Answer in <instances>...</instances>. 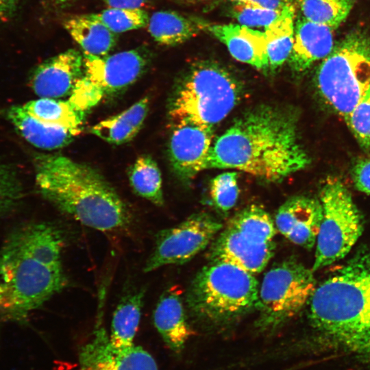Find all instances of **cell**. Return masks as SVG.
<instances>
[{
    "mask_svg": "<svg viewBox=\"0 0 370 370\" xmlns=\"http://www.w3.org/2000/svg\"><path fill=\"white\" fill-rule=\"evenodd\" d=\"M310 161L299 141L296 113L264 105L245 112L217 138L206 169H236L276 182L305 169Z\"/></svg>",
    "mask_w": 370,
    "mask_h": 370,
    "instance_id": "cell-1",
    "label": "cell"
},
{
    "mask_svg": "<svg viewBox=\"0 0 370 370\" xmlns=\"http://www.w3.org/2000/svg\"><path fill=\"white\" fill-rule=\"evenodd\" d=\"M63 236L45 222L20 225L0 250V321L25 324L32 312L69 284Z\"/></svg>",
    "mask_w": 370,
    "mask_h": 370,
    "instance_id": "cell-2",
    "label": "cell"
},
{
    "mask_svg": "<svg viewBox=\"0 0 370 370\" xmlns=\"http://www.w3.org/2000/svg\"><path fill=\"white\" fill-rule=\"evenodd\" d=\"M309 301L319 341L370 368V251L356 254L316 287Z\"/></svg>",
    "mask_w": 370,
    "mask_h": 370,
    "instance_id": "cell-3",
    "label": "cell"
},
{
    "mask_svg": "<svg viewBox=\"0 0 370 370\" xmlns=\"http://www.w3.org/2000/svg\"><path fill=\"white\" fill-rule=\"evenodd\" d=\"M34 161L39 191L61 212L102 232L130 224L127 206L95 169L59 154L38 155Z\"/></svg>",
    "mask_w": 370,
    "mask_h": 370,
    "instance_id": "cell-4",
    "label": "cell"
},
{
    "mask_svg": "<svg viewBox=\"0 0 370 370\" xmlns=\"http://www.w3.org/2000/svg\"><path fill=\"white\" fill-rule=\"evenodd\" d=\"M258 283L252 273L224 261H211L192 281L186 303L199 321L232 323L257 308Z\"/></svg>",
    "mask_w": 370,
    "mask_h": 370,
    "instance_id": "cell-5",
    "label": "cell"
},
{
    "mask_svg": "<svg viewBox=\"0 0 370 370\" xmlns=\"http://www.w3.org/2000/svg\"><path fill=\"white\" fill-rule=\"evenodd\" d=\"M241 86L224 67L211 61L195 63L186 73L170 108L173 124L190 123L213 128L236 107Z\"/></svg>",
    "mask_w": 370,
    "mask_h": 370,
    "instance_id": "cell-6",
    "label": "cell"
},
{
    "mask_svg": "<svg viewBox=\"0 0 370 370\" xmlns=\"http://www.w3.org/2000/svg\"><path fill=\"white\" fill-rule=\"evenodd\" d=\"M317 91L344 120L370 86V36L354 29L341 39L317 69Z\"/></svg>",
    "mask_w": 370,
    "mask_h": 370,
    "instance_id": "cell-7",
    "label": "cell"
},
{
    "mask_svg": "<svg viewBox=\"0 0 370 370\" xmlns=\"http://www.w3.org/2000/svg\"><path fill=\"white\" fill-rule=\"evenodd\" d=\"M315 288L313 271L297 260L274 264L258 290L256 328L261 332L280 328L303 308Z\"/></svg>",
    "mask_w": 370,
    "mask_h": 370,
    "instance_id": "cell-8",
    "label": "cell"
},
{
    "mask_svg": "<svg viewBox=\"0 0 370 370\" xmlns=\"http://www.w3.org/2000/svg\"><path fill=\"white\" fill-rule=\"evenodd\" d=\"M320 202L323 217L316 241L313 272L344 258L363 230L359 210L350 192L338 178L326 180Z\"/></svg>",
    "mask_w": 370,
    "mask_h": 370,
    "instance_id": "cell-9",
    "label": "cell"
},
{
    "mask_svg": "<svg viewBox=\"0 0 370 370\" xmlns=\"http://www.w3.org/2000/svg\"><path fill=\"white\" fill-rule=\"evenodd\" d=\"M213 216L195 213L178 225L160 231L143 271L151 272L169 264H183L203 251L222 228Z\"/></svg>",
    "mask_w": 370,
    "mask_h": 370,
    "instance_id": "cell-10",
    "label": "cell"
},
{
    "mask_svg": "<svg viewBox=\"0 0 370 370\" xmlns=\"http://www.w3.org/2000/svg\"><path fill=\"white\" fill-rule=\"evenodd\" d=\"M83 58V75L99 85L106 95L118 92L135 82L150 61V55L145 49L103 56L84 53Z\"/></svg>",
    "mask_w": 370,
    "mask_h": 370,
    "instance_id": "cell-11",
    "label": "cell"
},
{
    "mask_svg": "<svg viewBox=\"0 0 370 370\" xmlns=\"http://www.w3.org/2000/svg\"><path fill=\"white\" fill-rule=\"evenodd\" d=\"M275 243L227 225L212 242L208 256L224 261L254 274L260 273L273 255Z\"/></svg>",
    "mask_w": 370,
    "mask_h": 370,
    "instance_id": "cell-12",
    "label": "cell"
},
{
    "mask_svg": "<svg viewBox=\"0 0 370 370\" xmlns=\"http://www.w3.org/2000/svg\"><path fill=\"white\" fill-rule=\"evenodd\" d=\"M79 370H158L153 356L135 345L114 347L105 329L97 326L91 339L82 347Z\"/></svg>",
    "mask_w": 370,
    "mask_h": 370,
    "instance_id": "cell-13",
    "label": "cell"
},
{
    "mask_svg": "<svg viewBox=\"0 0 370 370\" xmlns=\"http://www.w3.org/2000/svg\"><path fill=\"white\" fill-rule=\"evenodd\" d=\"M213 128L190 123L173 124L169 145L170 162L179 178L188 181L206 169Z\"/></svg>",
    "mask_w": 370,
    "mask_h": 370,
    "instance_id": "cell-14",
    "label": "cell"
},
{
    "mask_svg": "<svg viewBox=\"0 0 370 370\" xmlns=\"http://www.w3.org/2000/svg\"><path fill=\"white\" fill-rule=\"evenodd\" d=\"M322 217L320 201L306 196H295L278 208L275 224L290 241L310 249L316 243Z\"/></svg>",
    "mask_w": 370,
    "mask_h": 370,
    "instance_id": "cell-15",
    "label": "cell"
},
{
    "mask_svg": "<svg viewBox=\"0 0 370 370\" xmlns=\"http://www.w3.org/2000/svg\"><path fill=\"white\" fill-rule=\"evenodd\" d=\"M83 73V55L70 49L40 64L32 75L31 87L40 98L66 97Z\"/></svg>",
    "mask_w": 370,
    "mask_h": 370,
    "instance_id": "cell-16",
    "label": "cell"
},
{
    "mask_svg": "<svg viewBox=\"0 0 370 370\" xmlns=\"http://www.w3.org/2000/svg\"><path fill=\"white\" fill-rule=\"evenodd\" d=\"M195 19L201 30L206 31L223 43L236 60L258 70L269 71L264 32L240 24H215Z\"/></svg>",
    "mask_w": 370,
    "mask_h": 370,
    "instance_id": "cell-17",
    "label": "cell"
},
{
    "mask_svg": "<svg viewBox=\"0 0 370 370\" xmlns=\"http://www.w3.org/2000/svg\"><path fill=\"white\" fill-rule=\"evenodd\" d=\"M334 45L332 29L300 15L295 23L294 44L288 59L291 69L297 73H304L315 62L326 58Z\"/></svg>",
    "mask_w": 370,
    "mask_h": 370,
    "instance_id": "cell-18",
    "label": "cell"
},
{
    "mask_svg": "<svg viewBox=\"0 0 370 370\" xmlns=\"http://www.w3.org/2000/svg\"><path fill=\"white\" fill-rule=\"evenodd\" d=\"M153 321L166 345L176 354L182 352L193 330L180 291L171 287L162 294L154 309Z\"/></svg>",
    "mask_w": 370,
    "mask_h": 370,
    "instance_id": "cell-19",
    "label": "cell"
},
{
    "mask_svg": "<svg viewBox=\"0 0 370 370\" xmlns=\"http://www.w3.org/2000/svg\"><path fill=\"white\" fill-rule=\"evenodd\" d=\"M5 115L21 136L38 148L52 150L64 147L77 136L64 127L48 125L37 120L23 106L10 107Z\"/></svg>",
    "mask_w": 370,
    "mask_h": 370,
    "instance_id": "cell-20",
    "label": "cell"
},
{
    "mask_svg": "<svg viewBox=\"0 0 370 370\" xmlns=\"http://www.w3.org/2000/svg\"><path fill=\"white\" fill-rule=\"evenodd\" d=\"M64 27L84 54L103 56L116 45V34L107 27L97 14L73 16L64 21Z\"/></svg>",
    "mask_w": 370,
    "mask_h": 370,
    "instance_id": "cell-21",
    "label": "cell"
},
{
    "mask_svg": "<svg viewBox=\"0 0 370 370\" xmlns=\"http://www.w3.org/2000/svg\"><path fill=\"white\" fill-rule=\"evenodd\" d=\"M149 99L145 97L122 112L97 123L90 132L115 145L130 141L138 134L147 116Z\"/></svg>",
    "mask_w": 370,
    "mask_h": 370,
    "instance_id": "cell-22",
    "label": "cell"
},
{
    "mask_svg": "<svg viewBox=\"0 0 370 370\" xmlns=\"http://www.w3.org/2000/svg\"><path fill=\"white\" fill-rule=\"evenodd\" d=\"M147 27L151 37L166 46L182 44L197 36L201 30L195 18L169 10L153 13Z\"/></svg>",
    "mask_w": 370,
    "mask_h": 370,
    "instance_id": "cell-23",
    "label": "cell"
},
{
    "mask_svg": "<svg viewBox=\"0 0 370 370\" xmlns=\"http://www.w3.org/2000/svg\"><path fill=\"white\" fill-rule=\"evenodd\" d=\"M37 120L48 125L64 127L79 134L84 122L86 112L76 108L69 100L40 98L23 105Z\"/></svg>",
    "mask_w": 370,
    "mask_h": 370,
    "instance_id": "cell-24",
    "label": "cell"
},
{
    "mask_svg": "<svg viewBox=\"0 0 370 370\" xmlns=\"http://www.w3.org/2000/svg\"><path fill=\"white\" fill-rule=\"evenodd\" d=\"M145 290H140L124 297L115 309L109 339L117 348H126L134 345L141 316Z\"/></svg>",
    "mask_w": 370,
    "mask_h": 370,
    "instance_id": "cell-25",
    "label": "cell"
},
{
    "mask_svg": "<svg viewBox=\"0 0 370 370\" xmlns=\"http://www.w3.org/2000/svg\"><path fill=\"white\" fill-rule=\"evenodd\" d=\"M295 5L264 29L269 71H273L289 59L294 44Z\"/></svg>",
    "mask_w": 370,
    "mask_h": 370,
    "instance_id": "cell-26",
    "label": "cell"
},
{
    "mask_svg": "<svg viewBox=\"0 0 370 370\" xmlns=\"http://www.w3.org/2000/svg\"><path fill=\"white\" fill-rule=\"evenodd\" d=\"M129 180L138 196L157 206L164 204L161 173L150 156L142 155L135 160L129 170Z\"/></svg>",
    "mask_w": 370,
    "mask_h": 370,
    "instance_id": "cell-27",
    "label": "cell"
},
{
    "mask_svg": "<svg viewBox=\"0 0 370 370\" xmlns=\"http://www.w3.org/2000/svg\"><path fill=\"white\" fill-rule=\"evenodd\" d=\"M301 16L307 20L338 28L352 10L355 0H298Z\"/></svg>",
    "mask_w": 370,
    "mask_h": 370,
    "instance_id": "cell-28",
    "label": "cell"
},
{
    "mask_svg": "<svg viewBox=\"0 0 370 370\" xmlns=\"http://www.w3.org/2000/svg\"><path fill=\"white\" fill-rule=\"evenodd\" d=\"M230 225L273 241L275 235L273 221L269 214L258 205H251L238 212L230 221Z\"/></svg>",
    "mask_w": 370,
    "mask_h": 370,
    "instance_id": "cell-29",
    "label": "cell"
},
{
    "mask_svg": "<svg viewBox=\"0 0 370 370\" xmlns=\"http://www.w3.org/2000/svg\"><path fill=\"white\" fill-rule=\"evenodd\" d=\"M96 14L115 34L147 27L149 20L148 13L143 9L108 8Z\"/></svg>",
    "mask_w": 370,
    "mask_h": 370,
    "instance_id": "cell-30",
    "label": "cell"
},
{
    "mask_svg": "<svg viewBox=\"0 0 370 370\" xmlns=\"http://www.w3.org/2000/svg\"><path fill=\"white\" fill-rule=\"evenodd\" d=\"M238 174L234 171L221 173L210 182V195L214 208L223 213L228 212L236 204L239 189Z\"/></svg>",
    "mask_w": 370,
    "mask_h": 370,
    "instance_id": "cell-31",
    "label": "cell"
},
{
    "mask_svg": "<svg viewBox=\"0 0 370 370\" xmlns=\"http://www.w3.org/2000/svg\"><path fill=\"white\" fill-rule=\"evenodd\" d=\"M293 3V1L280 11L263 8L250 3L236 2L233 7L232 14L241 25L265 29L280 19Z\"/></svg>",
    "mask_w": 370,
    "mask_h": 370,
    "instance_id": "cell-32",
    "label": "cell"
},
{
    "mask_svg": "<svg viewBox=\"0 0 370 370\" xmlns=\"http://www.w3.org/2000/svg\"><path fill=\"white\" fill-rule=\"evenodd\" d=\"M345 121L360 147L370 153V86Z\"/></svg>",
    "mask_w": 370,
    "mask_h": 370,
    "instance_id": "cell-33",
    "label": "cell"
},
{
    "mask_svg": "<svg viewBox=\"0 0 370 370\" xmlns=\"http://www.w3.org/2000/svg\"><path fill=\"white\" fill-rule=\"evenodd\" d=\"M105 95L99 85L83 75L74 86L69 101L78 110L86 112L98 104Z\"/></svg>",
    "mask_w": 370,
    "mask_h": 370,
    "instance_id": "cell-34",
    "label": "cell"
},
{
    "mask_svg": "<svg viewBox=\"0 0 370 370\" xmlns=\"http://www.w3.org/2000/svg\"><path fill=\"white\" fill-rule=\"evenodd\" d=\"M21 197L19 181L12 171L4 167L0 171V219L18 205Z\"/></svg>",
    "mask_w": 370,
    "mask_h": 370,
    "instance_id": "cell-35",
    "label": "cell"
},
{
    "mask_svg": "<svg viewBox=\"0 0 370 370\" xmlns=\"http://www.w3.org/2000/svg\"><path fill=\"white\" fill-rule=\"evenodd\" d=\"M353 179L358 190L370 195V159L357 161L353 169Z\"/></svg>",
    "mask_w": 370,
    "mask_h": 370,
    "instance_id": "cell-36",
    "label": "cell"
},
{
    "mask_svg": "<svg viewBox=\"0 0 370 370\" xmlns=\"http://www.w3.org/2000/svg\"><path fill=\"white\" fill-rule=\"evenodd\" d=\"M108 8L143 9L149 0H103Z\"/></svg>",
    "mask_w": 370,
    "mask_h": 370,
    "instance_id": "cell-37",
    "label": "cell"
},
{
    "mask_svg": "<svg viewBox=\"0 0 370 370\" xmlns=\"http://www.w3.org/2000/svg\"><path fill=\"white\" fill-rule=\"evenodd\" d=\"M293 0H250L249 3L273 10H283Z\"/></svg>",
    "mask_w": 370,
    "mask_h": 370,
    "instance_id": "cell-38",
    "label": "cell"
},
{
    "mask_svg": "<svg viewBox=\"0 0 370 370\" xmlns=\"http://www.w3.org/2000/svg\"><path fill=\"white\" fill-rule=\"evenodd\" d=\"M18 0H0V21L8 19L16 10Z\"/></svg>",
    "mask_w": 370,
    "mask_h": 370,
    "instance_id": "cell-39",
    "label": "cell"
},
{
    "mask_svg": "<svg viewBox=\"0 0 370 370\" xmlns=\"http://www.w3.org/2000/svg\"><path fill=\"white\" fill-rule=\"evenodd\" d=\"M180 1H183L188 3H197V2L205 1L207 0H180Z\"/></svg>",
    "mask_w": 370,
    "mask_h": 370,
    "instance_id": "cell-40",
    "label": "cell"
},
{
    "mask_svg": "<svg viewBox=\"0 0 370 370\" xmlns=\"http://www.w3.org/2000/svg\"><path fill=\"white\" fill-rule=\"evenodd\" d=\"M58 4H64L67 3L70 0H54Z\"/></svg>",
    "mask_w": 370,
    "mask_h": 370,
    "instance_id": "cell-41",
    "label": "cell"
},
{
    "mask_svg": "<svg viewBox=\"0 0 370 370\" xmlns=\"http://www.w3.org/2000/svg\"><path fill=\"white\" fill-rule=\"evenodd\" d=\"M238 3H249L250 0H234Z\"/></svg>",
    "mask_w": 370,
    "mask_h": 370,
    "instance_id": "cell-42",
    "label": "cell"
},
{
    "mask_svg": "<svg viewBox=\"0 0 370 370\" xmlns=\"http://www.w3.org/2000/svg\"><path fill=\"white\" fill-rule=\"evenodd\" d=\"M4 168L3 166H0V171L2 170Z\"/></svg>",
    "mask_w": 370,
    "mask_h": 370,
    "instance_id": "cell-43",
    "label": "cell"
}]
</instances>
